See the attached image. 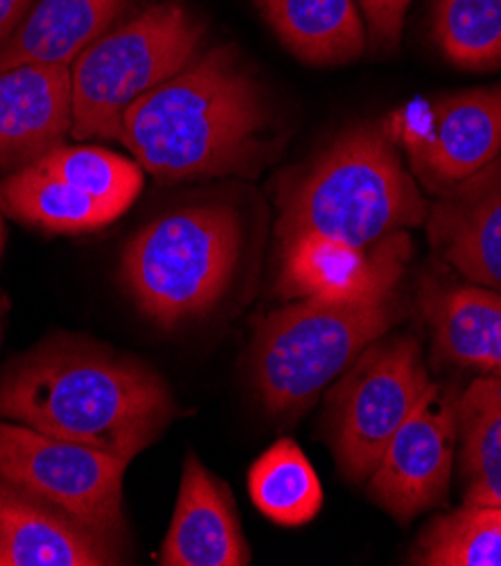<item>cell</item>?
I'll return each mask as SVG.
<instances>
[{"mask_svg": "<svg viewBox=\"0 0 501 566\" xmlns=\"http://www.w3.org/2000/svg\"><path fill=\"white\" fill-rule=\"evenodd\" d=\"M240 249L242 226L231 206H188L134 235L123 253V282L147 318L173 327L227 294Z\"/></svg>", "mask_w": 501, "mask_h": 566, "instance_id": "cell-5", "label": "cell"}, {"mask_svg": "<svg viewBox=\"0 0 501 566\" xmlns=\"http://www.w3.org/2000/svg\"><path fill=\"white\" fill-rule=\"evenodd\" d=\"M403 318L398 285L359 298H301L269 314L253 338V384L264 409L294 416Z\"/></svg>", "mask_w": 501, "mask_h": 566, "instance_id": "cell-4", "label": "cell"}, {"mask_svg": "<svg viewBox=\"0 0 501 566\" xmlns=\"http://www.w3.org/2000/svg\"><path fill=\"white\" fill-rule=\"evenodd\" d=\"M71 132V66L25 64L0 73V172L36 163Z\"/></svg>", "mask_w": 501, "mask_h": 566, "instance_id": "cell-13", "label": "cell"}, {"mask_svg": "<svg viewBox=\"0 0 501 566\" xmlns=\"http://www.w3.org/2000/svg\"><path fill=\"white\" fill-rule=\"evenodd\" d=\"M457 398L431 384L368 476L370 499L398 522L418 517L448 494L459 440Z\"/></svg>", "mask_w": 501, "mask_h": 566, "instance_id": "cell-9", "label": "cell"}, {"mask_svg": "<svg viewBox=\"0 0 501 566\" xmlns=\"http://www.w3.org/2000/svg\"><path fill=\"white\" fill-rule=\"evenodd\" d=\"M129 0H39L0 45V73L25 64H66L114 28Z\"/></svg>", "mask_w": 501, "mask_h": 566, "instance_id": "cell-16", "label": "cell"}, {"mask_svg": "<svg viewBox=\"0 0 501 566\" xmlns=\"http://www.w3.org/2000/svg\"><path fill=\"white\" fill-rule=\"evenodd\" d=\"M249 494L278 526H305L323 507L321 481L303 449L285 438L271 444L249 470Z\"/></svg>", "mask_w": 501, "mask_h": 566, "instance_id": "cell-21", "label": "cell"}, {"mask_svg": "<svg viewBox=\"0 0 501 566\" xmlns=\"http://www.w3.org/2000/svg\"><path fill=\"white\" fill-rule=\"evenodd\" d=\"M463 505H501V377L474 379L457 398Z\"/></svg>", "mask_w": 501, "mask_h": 566, "instance_id": "cell-18", "label": "cell"}, {"mask_svg": "<svg viewBox=\"0 0 501 566\" xmlns=\"http://www.w3.org/2000/svg\"><path fill=\"white\" fill-rule=\"evenodd\" d=\"M434 253L472 285L501 294V154L427 208Z\"/></svg>", "mask_w": 501, "mask_h": 566, "instance_id": "cell-11", "label": "cell"}, {"mask_svg": "<svg viewBox=\"0 0 501 566\" xmlns=\"http://www.w3.org/2000/svg\"><path fill=\"white\" fill-rule=\"evenodd\" d=\"M203 34V23L179 0L154 3L104 32L71 64V136L121 140L132 104L181 73L199 54Z\"/></svg>", "mask_w": 501, "mask_h": 566, "instance_id": "cell-6", "label": "cell"}, {"mask_svg": "<svg viewBox=\"0 0 501 566\" xmlns=\"http://www.w3.org/2000/svg\"><path fill=\"white\" fill-rule=\"evenodd\" d=\"M0 548L8 566H108L125 548L0 476Z\"/></svg>", "mask_w": 501, "mask_h": 566, "instance_id": "cell-14", "label": "cell"}, {"mask_svg": "<svg viewBox=\"0 0 501 566\" xmlns=\"http://www.w3.org/2000/svg\"><path fill=\"white\" fill-rule=\"evenodd\" d=\"M163 566H247L251 548L242 535L236 501L195 454L186 457L177 507L160 548Z\"/></svg>", "mask_w": 501, "mask_h": 566, "instance_id": "cell-15", "label": "cell"}, {"mask_svg": "<svg viewBox=\"0 0 501 566\" xmlns=\"http://www.w3.org/2000/svg\"><path fill=\"white\" fill-rule=\"evenodd\" d=\"M3 240H6V229H3V219H0V251H3Z\"/></svg>", "mask_w": 501, "mask_h": 566, "instance_id": "cell-27", "label": "cell"}, {"mask_svg": "<svg viewBox=\"0 0 501 566\" xmlns=\"http://www.w3.org/2000/svg\"><path fill=\"white\" fill-rule=\"evenodd\" d=\"M0 208L12 219L45 233H88L116 217L80 188L50 175L41 163L10 172L0 184Z\"/></svg>", "mask_w": 501, "mask_h": 566, "instance_id": "cell-19", "label": "cell"}, {"mask_svg": "<svg viewBox=\"0 0 501 566\" xmlns=\"http://www.w3.org/2000/svg\"><path fill=\"white\" fill-rule=\"evenodd\" d=\"M278 208L281 244L314 235L362 251L427 219L416 177L377 125H357L327 145L283 188Z\"/></svg>", "mask_w": 501, "mask_h": 566, "instance_id": "cell-3", "label": "cell"}, {"mask_svg": "<svg viewBox=\"0 0 501 566\" xmlns=\"http://www.w3.org/2000/svg\"><path fill=\"white\" fill-rule=\"evenodd\" d=\"M0 566H8V562H6V553H3V548H0Z\"/></svg>", "mask_w": 501, "mask_h": 566, "instance_id": "cell-28", "label": "cell"}, {"mask_svg": "<svg viewBox=\"0 0 501 566\" xmlns=\"http://www.w3.org/2000/svg\"><path fill=\"white\" fill-rule=\"evenodd\" d=\"M32 10V0H0V45H3Z\"/></svg>", "mask_w": 501, "mask_h": 566, "instance_id": "cell-26", "label": "cell"}, {"mask_svg": "<svg viewBox=\"0 0 501 566\" xmlns=\"http://www.w3.org/2000/svg\"><path fill=\"white\" fill-rule=\"evenodd\" d=\"M50 175L80 188L116 219L132 208L143 190L136 160L91 145H60L39 158Z\"/></svg>", "mask_w": 501, "mask_h": 566, "instance_id": "cell-24", "label": "cell"}, {"mask_svg": "<svg viewBox=\"0 0 501 566\" xmlns=\"http://www.w3.org/2000/svg\"><path fill=\"white\" fill-rule=\"evenodd\" d=\"M264 23L296 60L342 66L364 54L366 21L357 0H253Z\"/></svg>", "mask_w": 501, "mask_h": 566, "instance_id": "cell-17", "label": "cell"}, {"mask_svg": "<svg viewBox=\"0 0 501 566\" xmlns=\"http://www.w3.org/2000/svg\"><path fill=\"white\" fill-rule=\"evenodd\" d=\"M269 106L233 45H217L136 99L121 143L134 160L173 184L253 175L264 154Z\"/></svg>", "mask_w": 501, "mask_h": 566, "instance_id": "cell-2", "label": "cell"}, {"mask_svg": "<svg viewBox=\"0 0 501 566\" xmlns=\"http://www.w3.org/2000/svg\"><path fill=\"white\" fill-rule=\"evenodd\" d=\"M411 175L442 195L501 154V86L438 97L405 132Z\"/></svg>", "mask_w": 501, "mask_h": 566, "instance_id": "cell-10", "label": "cell"}, {"mask_svg": "<svg viewBox=\"0 0 501 566\" xmlns=\"http://www.w3.org/2000/svg\"><path fill=\"white\" fill-rule=\"evenodd\" d=\"M375 52H394L400 43L411 0H357Z\"/></svg>", "mask_w": 501, "mask_h": 566, "instance_id": "cell-25", "label": "cell"}, {"mask_svg": "<svg viewBox=\"0 0 501 566\" xmlns=\"http://www.w3.org/2000/svg\"><path fill=\"white\" fill-rule=\"evenodd\" d=\"M431 386L416 338L370 344L327 398V431L340 472L368 481L384 449Z\"/></svg>", "mask_w": 501, "mask_h": 566, "instance_id": "cell-7", "label": "cell"}, {"mask_svg": "<svg viewBox=\"0 0 501 566\" xmlns=\"http://www.w3.org/2000/svg\"><path fill=\"white\" fill-rule=\"evenodd\" d=\"M436 353L463 368L501 377V294L468 285L431 310Z\"/></svg>", "mask_w": 501, "mask_h": 566, "instance_id": "cell-20", "label": "cell"}, {"mask_svg": "<svg viewBox=\"0 0 501 566\" xmlns=\"http://www.w3.org/2000/svg\"><path fill=\"white\" fill-rule=\"evenodd\" d=\"M431 39L461 71L501 69V0H434Z\"/></svg>", "mask_w": 501, "mask_h": 566, "instance_id": "cell-23", "label": "cell"}, {"mask_svg": "<svg viewBox=\"0 0 501 566\" xmlns=\"http://www.w3.org/2000/svg\"><path fill=\"white\" fill-rule=\"evenodd\" d=\"M125 461L0 420V476L125 548Z\"/></svg>", "mask_w": 501, "mask_h": 566, "instance_id": "cell-8", "label": "cell"}, {"mask_svg": "<svg viewBox=\"0 0 501 566\" xmlns=\"http://www.w3.org/2000/svg\"><path fill=\"white\" fill-rule=\"evenodd\" d=\"M411 238L400 231L362 251L314 235L281 244L278 292L290 298H359L398 285L411 258Z\"/></svg>", "mask_w": 501, "mask_h": 566, "instance_id": "cell-12", "label": "cell"}, {"mask_svg": "<svg viewBox=\"0 0 501 566\" xmlns=\"http://www.w3.org/2000/svg\"><path fill=\"white\" fill-rule=\"evenodd\" d=\"M409 559L420 566H501V505H461L436 517Z\"/></svg>", "mask_w": 501, "mask_h": 566, "instance_id": "cell-22", "label": "cell"}, {"mask_svg": "<svg viewBox=\"0 0 501 566\" xmlns=\"http://www.w3.org/2000/svg\"><path fill=\"white\" fill-rule=\"evenodd\" d=\"M175 416V398L158 373L73 338L43 344L0 381V420L125 463L154 444Z\"/></svg>", "mask_w": 501, "mask_h": 566, "instance_id": "cell-1", "label": "cell"}]
</instances>
